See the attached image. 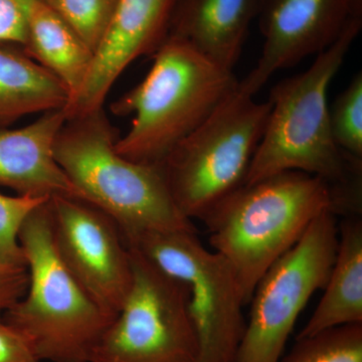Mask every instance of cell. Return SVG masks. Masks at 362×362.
<instances>
[{"label": "cell", "instance_id": "11", "mask_svg": "<svg viewBox=\"0 0 362 362\" xmlns=\"http://www.w3.org/2000/svg\"><path fill=\"white\" fill-rule=\"evenodd\" d=\"M257 18L263 51L257 66L238 85L254 97L276 71L323 52L350 20H356L350 0H259Z\"/></svg>", "mask_w": 362, "mask_h": 362}, {"label": "cell", "instance_id": "21", "mask_svg": "<svg viewBox=\"0 0 362 362\" xmlns=\"http://www.w3.org/2000/svg\"><path fill=\"white\" fill-rule=\"evenodd\" d=\"M49 199L0 194V270L26 268L20 243L21 228L28 216Z\"/></svg>", "mask_w": 362, "mask_h": 362}, {"label": "cell", "instance_id": "24", "mask_svg": "<svg viewBox=\"0 0 362 362\" xmlns=\"http://www.w3.org/2000/svg\"><path fill=\"white\" fill-rule=\"evenodd\" d=\"M28 286V268L0 270V317L25 296Z\"/></svg>", "mask_w": 362, "mask_h": 362}, {"label": "cell", "instance_id": "2", "mask_svg": "<svg viewBox=\"0 0 362 362\" xmlns=\"http://www.w3.org/2000/svg\"><path fill=\"white\" fill-rule=\"evenodd\" d=\"M327 211L335 214L334 197L325 180L285 171L243 185L202 221L209 245L230 265L247 305L266 272Z\"/></svg>", "mask_w": 362, "mask_h": 362}, {"label": "cell", "instance_id": "25", "mask_svg": "<svg viewBox=\"0 0 362 362\" xmlns=\"http://www.w3.org/2000/svg\"><path fill=\"white\" fill-rule=\"evenodd\" d=\"M351 1L352 16L356 20H362V0H350Z\"/></svg>", "mask_w": 362, "mask_h": 362}, {"label": "cell", "instance_id": "10", "mask_svg": "<svg viewBox=\"0 0 362 362\" xmlns=\"http://www.w3.org/2000/svg\"><path fill=\"white\" fill-rule=\"evenodd\" d=\"M52 237L59 257L107 313L116 316L132 286L129 250L115 221L76 197L49 199Z\"/></svg>", "mask_w": 362, "mask_h": 362}, {"label": "cell", "instance_id": "20", "mask_svg": "<svg viewBox=\"0 0 362 362\" xmlns=\"http://www.w3.org/2000/svg\"><path fill=\"white\" fill-rule=\"evenodd\" d=\"M331 132L347 156L362 160V74L338 95L329 107Z\"/></svg>", "mask_w": 362, "mask_h": 362}, {"label": "cell", "instance_id": "19", "mask_svg": "<svg viewBox=\"0 0 362 362\" xmlns=\"http://www.w3.org/2000/svg\"><path fill=\"white\" fill-rule=\"evenodd\" d=\"M93 52L97 51L118 0H42Z\"/></svg>", "mask_w": 362, "mask_h": 362}, {"label": "cell", "instance_id": "16", "mask_svg": "<svg viewBox=\"0 0 362 362\" xmlns=\"http://www.w3.org/2000/svg\"><path fill=\"white\" fill-rule=\"evenodd\" d=\"M70 92L25 52L0 45V128L23 117L64 109Z\"/></svg>", "mask_w": 362, "mask_h": 362}, {"label": "cell", "instance_id": "13", "mask_svg": "<svg viewBox=\"0 0 362 362\" xmlns=\"http://www.w3.org/2000/svg\"><path fill=\"white\" fill-rule=\"evenodd\" d=\"M64 109L45 112L35 122L18 129L0 128V187L18 195L51 199L82 194L54 158V147L66 123Z\"/></svg>", "mask_w": 362, "mask_h": 362}, {"label": "cell", "instance_id": "15", "mask_svg": "<svg viewBox=\"0 0 362 362\" xmlns=\"http://www.w3.org/2000/svg\"><path fill=\"white\" fill-rule=\"evenodd\" d=\"M362 323V221L347 216L338 228V247L329 278L308 322L297 338Z\"/></svg>", "mask_w": 362, "mask_h": 362}, {"label": "cell", "instance_id": "12", "mask_svg": "<svg viewBox=\"0 0 362 362\" xmlns=\"http://www.w3.org/2000/svg\"><path fill=\"white\" fill-rule=\"evenodd\" d=\"M175 0H118L84 84L66 104V120L103 108L112 86L139 57L154 54L168 35Z\"/></svg>", "mask_w": 362, "mask_h": 362}, {"label": "cell", "instance_id": "23", "mask_svg": "<svg viewBox=\"0 0 362 362\" xmlns=\"http://www.w3.org/2000/svg\"><path fill=\"white\" fill-rule=\"evenodd\" d=\"M0 362H42L25 335L0 317Z\"/></svg>", "mask_w": 362, "mask_h": 362}, {"label": "cell", "instance_id": "8", "mask_svg": "<svg viewBox=\"0 0 362 362\" xmlns=\"http://www.w3.org/2000/svg\"><path fill=\"white\" fill-rule=\"evenodd\" d=\"M127 247L132 286L90 362H199L187 286Z\"/></svg>", "mask_w": 362, "mask_h": 362}, {"label": "cell", "instance_id": "18", "mask_svg": "<svg viewBox=\"0 0 362 362\" xmlns=\"http://www.w3.org/2000/svg\"><path fill=\"white\" fill-rule=\"evenodd\" d=\"M279 362H362V323L296 338V344Z\"/></svg>", "mask_w": 362, "mask_h": 362}, {"label": "cell", "instance_id": "22", "mask_svg": "<svg viewBox=\"0 0 362 362\" xmlns=\"http://www.w3.org/2000/svg\"><path fill=\"white\" fill-rule=\"evenodd\" d=\"M39 0H0V45L23 51L28 21Z\"/></svg>", "mask_w": 362, "mask_h": 362}, {"label": "cell", "instance_id": "7", "mask_svg": "<svg viewBox=\"0 0 362 362\" xmlns=\"http://www.w3.org/2000/svg\"><path fill=\"white\" fill-rule=\"evenodd\" d=\"M123 240L187 286L199 362H233L246 321L239 286L226 259L206 249L197 230L145 232Z\"/></svg>", "mask_w": 362, "mask_h": 362}, {"label": "cell", "instance_id": "6", "mask_svg": "<svg viewBox=\"0 0 362 362\" xmlns=\"http://www.w3.org/2000/svg\"><path fill=\"white\" fill-rule=\"evenodd\" d=\"M270 110V102L255 101L237 87L166 157L160 166L164 180L190 221H202L244 185Z\"/></svg>", "mask_w": 362, "mask_h": 362}, {"label": "cell", "instance_id": "4", "mask_svg": "<svg viewBox=\"0 0 362 362\" xmlns=\"http://www.w3.org/2000/svg\"><path fill=\"white\" fill-rule=\"evenodd\" d=\"M104 109L69 119L54 158L84 201L115 221L123 239L145 232L197 230L176 206L161 168L128 160L115 149Z\"/></svg>", "mask_w": 362, "mask_h": 362}, {"label": "cell", "instance_id": "9", "mask_svg": "<svg viewBox=\"0 0 362 362\" xmlns=\"http://www.w3.org/2000/svg\"><path fill=\"white\" fill-rule=\"evenodd\" d=\"M338 247L337 214L319 216L262 277L233 362H279L314 293L324 289Z\"/></svg>", "mask_w": 362, "mask_h": 362}, {"label": "cell", "instance_id": "14", "mask_svg": "<svg viewBox=\"0 0 362 362\" xmlns=\"http://www.w3.org/2000/svg\"><path fill=\"white\" fill-rule=\"evenodd\" d=\"M259 7V0H175L168 35L233 71Z\"/></svg>", "mask_w": 362, "mask_h": 362}, {"label": "cell", "instance_id": "3", "mask_svg": "<svg viewBox=\"0 0 362 362\" xmlns=\"http://www.w3.org/2000/svg\"><path fill=\"white\" fill-rule=\"evenodd\" d=\"M239 80L185 40L164 39L144 80L111 106L134 114L116 151L128 160L160 168L173 148L235 90Z\"/></svg>", "mask_w": 362, "mask_h": 362}, {"label": "cell", "instance_id": "5", "mask_svg": "<svg viewBox=\"0 0 362 362\" xmlns=\"http://www.w3.org/2000/svg\"><path fill=\"white\" fill-rule=\"evenodd\" d=\"M20 243L28 290L2 319L28 338L42 361L90 362L115 316L96 303L59 257L49 201L28 216Z\"/></svg>", "mask_w": 362, "mask_h": 362}, {"label": "cell", "instance_id": "1", "mask_svg": "<svg viewBox=\"0 0 362 362\" xmlns=\"http://www.w3.org/2000/svg\"><path fill=\"white\" fill-rule=\"evenodd\" d=\"M361 25L362 21L350 20L339 37L319 52L306 71L272 89L265 132L244 185L285 171H302L329 185L337 214L361 213L362 160L345 154L334 141L328 90Z\"/></svg>", "mask_w": 362, "mask_h": 362}, {"label": "cell", "instance_id": "17", "mask_svg": "<svg viewBox=\"0 0 362 362\" xmlns=\"http://www.w3.org/2000/svg\"><path fill=\"white\" fill-rule=\"evenodd\" d=\"M23 52L61 80L70 100L84 84L94 59V52L42 0L30 13Z\"/></svg>", "mask_w": 362, "mask_h": 362}]
</instances>
